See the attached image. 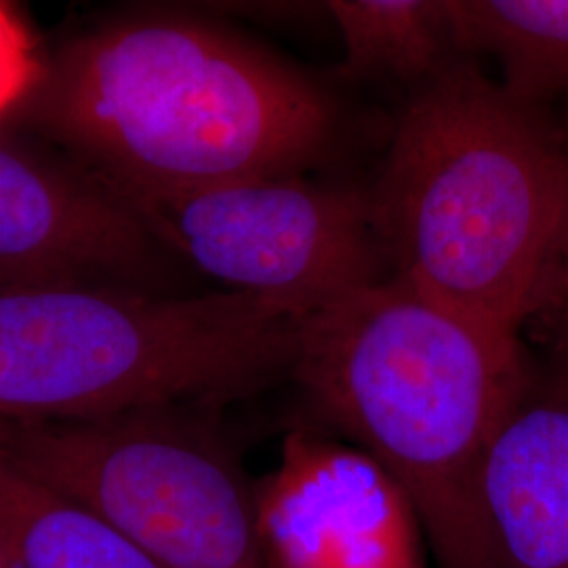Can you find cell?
<instances>
[{
    "label": "cell",
    "instance_id": "3957f363",
    "mask_svg": "<svg viewBox=\"0 0 568 568\" xmlns=\"http://www.w3.org/2000/svg\"><path fill=\"white\" fill-rule=\"evenodd\" d=\"M368 199L394 278L523 339L567 206V131L462 55L415 89Z\"/></svg>",
    "mask_w": 568,
    "mask_h": 568
},
{
    "label": "cell",
    "instance_id": "7c38bea8",
    "mask_svg": "<svg viewBox=\"0 0 568 568\" xmlns=\"http://www.w3.org/2000/svg\"><path fill=\"white\" fill-rule=\"evenodd\" d=\"M344 42L345 81H394L415 89L457 58L448 0H331Z\"/></svg>",
    "mask_w": 568,
    "mask_h": 568
},
{
    "label": "cell",
    "instance_id": "5b68a950",
    "mask_svg": "<svg viewBox=\"0 0 568 568\" xmlns=\"http://www.w3.org/2000/svg\"><path fill=\"white\" fill-rule=\"evenodd\" d=\"M217 413L173 405L102 419L0 422V448L156 567L274 568L255 485Z\"/></svg>",
    "mask_w": 568,
    "mask_h": 568
},
{
    "label": "cell",
    "instance_id": "9c48e42d",
    "mask_svg": "<svg viewBox=\"0 0 568 568\" xmlns=\"http://www.w3.org/2000/svg\"><path fill=\"white\" fill-rule=\"evenodd\" d=\"M480 495L499 568H568V377L535 365L490 443Z\"/></svg>",
    "mask_w": 568,
    "mask_h": 568
},
{
    "label": "cell",
    "instance_id": "30bf717a",
    "mask_svg": "<svg viewBox=\"0 0 568 568\" xmlns=\"http://www.w3.org/2000/svg\"><path fill=\"white\" fill-rule=\"evenodd\" d=\"M0 546L13 568H161L0 448Z\"/></svg>",
    "mask_w": 568,
    "mask_h": 568
},
{
    "label": "cell",
    "instance_id": "277c9868",
    "mask_svg": "<svg viewBox=\"0 0 568 568\" xmlns=\"http://www.w3.org/2000/svg\"><path fill=\"white\" fill-rule=\"evenodd\" d=\"M302 321L255 295L0 286V422L222 408L293 375Z\"/></svg>",
    "mask_w": 568,
    "mask_h": 568
},
{
    "label": "cell",
    "instance_id": "6da1fadb",
    "mask_svg": "<svg viewBox=\"0 0 568 568\" xmlns=\"http://www.w3.org/2000/svg\"><path fill=\"white\" fill-rule=\"evenodd\" d=\"M0 124L142 204L307 173L335 152L342 112L323 82L230 23L148 7L41 51Z\"/></svg>",
    "mask_w": 568,
    "mask_h": 568
},
{
    "label": "cell",
    "instance_id": "5bb4252c",
    "mask_svg": "<svg viewBox=\"0 0 568 568\" xmlns=\"http://www.w3.org/2000/svg\"><path fill=\"white\" fill-rule=\"evenodd\" d=\"M41 49L32 42L20 16L0 4V119L13 108L32 81Z\"/></svg>",
    "mask_w": 568,
    "mask_h": 568
},
{
    "label": "cell",
    "instance_id": "8992f818",
    "mask_svg": "<svg viewBox=\"0 0 568 568\" xmlns=\"http://www.w3.org/2000/svg\"><path fill=\"white\" fill-rule=\"evenodd\" d=\"M135 206L182 264L302 323L392 276L363 187L295 173Z\"/></svg>",
    "mask_w": 568,
    "mask_h": 568
},
{
    "label": "cell",
    "instance_id": "ba28073f",
    "mask_svg": "<svg viewBox=\"0 0 568 568\" xmlns=\"http://www.w3.org/2000/svg\"><path fill=\"white\" fill-rule=\"evenodd\" d=\"M255 495L274 568H427L417 511L358 447L293 429Z\"/></svg>",
    "mask_w": 568,
    "mask_h": 568
},
{
    "label": "cell",
    "instance_id": "9a60e30c",
    "mask_svg": "<svg viewBox=\"0 0 568 568\" xmlns=\"http://www.w3.org/2000/svg\"><path fill=\"white\" fill-rule=\"evenodd\" d=\"M0 568H13L11 567V562H9V558H7V554H4L2 546H0Z\"/></svg>",
    "mask_w": 568,
    "mask_h": 568
},
{
    "label": "cell",
    "instance_id": "7a4b0ae2",
    "mask_svg": "<svg viewBox=\"0 0 568 568\" xmlns=\"http://www.w3.org/2000/svg\"><path fill=\"white\" fill-rule=\"evenodd\" d=\"M532 371L520 337L389 276L302 323L291 377L405 490L438 568H499L480 474Z\"/></svg>",
    "mask_w": 568,
    "mask_h": 568
},
{
    "label": "cell",
    "instance_id": "4fadbf2b",
    "mask_svg": "<svg viewBox=\"0 0 568 568\" xmlns=\"http://www.w3.org/2000/svg\"><path fill=\"white\" fill-rule=\"evenodd\" d=\"M544 352V366L568 377V201L535 304L520 331Z\"/></svg>",
    "mask_w": 568,
    "mask_h": 568
},
{
    "label": "cell",
    "instance_id": "8fae6325",
    "mask_svg": "<svg viewBox=\"0 0 568 568\" xmlns=\"http://www.w3.org/2000/svg\"><path fill=\"white\" fill-rule=\"evenodd\" d=\"M462 55L485 53L501 87L549 108L568 98V0H448Z\"/></svg>",
    "mask_w": 568,
    "mask_h": 568
},
{
    "label": "cell",
    "instance_id": "52a82bcc",
    "mask_svg": "<svg viewBox=\"0 0 568 568\" xmlns=\"http://www.w3.org/2000/svg\"><path fill=\"white\" fill-rule=\"evenodd\" d=\"M178 264L129 199L49 145L0 124V286L169 293Z\"/></svg>",
    "mask_w": 568,
    "mask_h": 568
}]
</instances>
